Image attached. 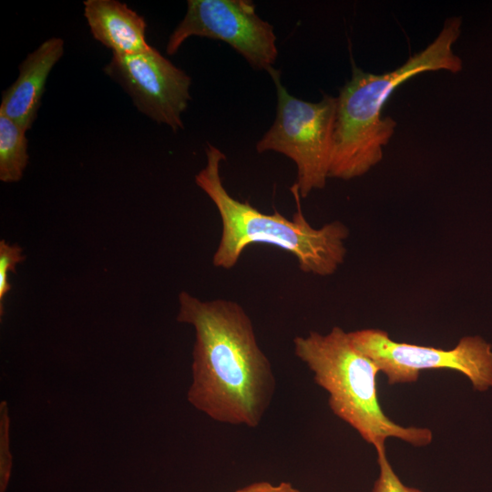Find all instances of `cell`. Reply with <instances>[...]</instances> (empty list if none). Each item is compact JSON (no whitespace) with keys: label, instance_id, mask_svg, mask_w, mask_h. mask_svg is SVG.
<instances>
[{"label":"cell","instance_id":"6da1fadb","mask_svg":"<svg viewBox=\"0 0 492 492\" xmlns=\"http://www.w3.org/2000/svg\"><path fill=\"white\" fill-rule=\"evenodd\" d=\"M177 320L195 330L189 403L212 420L257 426L275 391L268 357L239 303L179 294Z\"/></svg>","mask_w":492,"mask_h":492},{"label":"cell","instance_id":"7a4b0ae2","mask_svg":"<svg viewBox=\"0 0 492 492\" xmlns=\"http://www.w3.org/2000/svg\"><path fill=\"white\" fill-rule=\"evenodd\" d=\"M461 23L460 17L447 18L432 43L393 71L375 75L353 64L351 79L337 97L329 178L352 179L382 160L384 147L396 128L395 119L382 118V109L397 87L424 72L462 69V60L453 50Z\"/></svg>","mask_w":492,"mask_h":492},{"label":"cell","instance_id":"3957f363","mask_svg":"<svg viewBox=\"0 0 492 492\" xmlns=\"http://www.w3.org/2000/svg\"><path fill=\"white\" fill-rule=\"evenodd\" d=\"M206 165L195 176V182L215 204L221 220V236L212 263L217 268H233L242 251L250 245L262 243L278 247L292 254L302 272L318 276L333 274L343 262L346 254L344 241L348 228L333 221L316 229L305 219L300 203L298 187L291 191L297 211L289 220L276 210L266 214L249 202H242L226 190L220 165L225 155L207 143Z\"/></svg>","mask_w":492,"mask_h":492},{"label":"cell","instance_id":"277c9868","mask_svg":"<svg viewBox=\"0 0 492 492\" xmlns=\"http://www.w3.org/2000/svg\"><path fill=\"white\" fill-rule=\"evenodd\" d=\"M295 355L313 373L315 383L329 394L333 413L354 428L376 452L388 437L415 446L431 443L428 428L405 427L383 412L376 389V364L353 344L348 333L334 326L326 333L310 332L293 339Z\"/></svg>","mask_w":492,"mask_h":492},{"label":"cell","instance_id":"5b68a950","mask_svg":"<svg viewBox=\"0 0 492 492\" xmlns=\"http://www.w3.org/2000/svg\"><path fill=\"white\" fill-rule=\"evenodd\" d=\"M277 92L276 118L257 142L258 153L275 151L290 158L297 167L294 183L300 196L325 187L331 167L337 112V97L324 95L317 103L292 96L281 80V72L267 71Z\"/></svg>","mask_w":492,"mask_h":492},{"label":"cell","instance_id":"8992f818","mask_svg":"<svg viewBox=\"0 0 492 492\" xmlns=\"http://www.w3.org/2000/svg\"><path fill=\"white\" fill-rule=\"evenodd\" d=\"M348 334L355 348L387 376L389 384L415 382L421 371L451 369L465 374L476 390L492 386V347L480 336H465L454 348L444 350L397 343L380 329Z\"/></svg>","mask_w":492,"mask_h":492},{"label":"cell","instance_id":"52a82bcc","mask_svg":"<svg viewBox=\"0 0 492 492\" xmlns=\"http://www.w3.org/2000/svg\"><path fill=\"white\" fill-rule=\"evenodd\" d=\"M190 36L225 42L258 70L273 67L278 56L273 26L247 0H189L185 16L169 36L168 55Z\"/></svg>","mask_w":492,"mask_h":492},{"label":"cell","instance_id":"ba28073f","mask_svg":"<svg viewBox=\"0 0 492 492\" xmlns=\"http://www.w3.org/2000/svg\"><path fill=\"white\" fill-rule=\"evenodd\" d=\"M105 73L118 82L135 107L173 131L183 128L181 118L190 100L191 78L156 48L130 56H112Z\"/></svg>","mask_w":492,"mask_h":492},{"label":"cell","instance_id":"9c48e42d","mask_svg":"<svg viewBox=\"0 0 492 492\" xmlns=\"http://www.w3.org/2000/svg\"><path fill=\"white\" fill-rule=\"evenodd\" d=\"M63 53V39L52 37L28 54L19 66L16 80L3 92L0 113L29 129L41 106L47 77Z\"/></svg>","mask_w":492,"mask_h":492},{"label":"cell","instance_id":"30bf717a","mask_svg":"<svg viewBox=\"0 0 492 492\" xmlns=\"http://www.w3.org/2000/svg\"><path fill=\"white\" fill-rule=\"evenodd\" d=\"M84 15L93 37L114 56H130L148 50L147 24L126 4L116 0H86Z\"/></svg>","mask_w":492,"mask_h":492},{"label":"cell","instance_id":"8fae6325","mask_svg":"<svg viewBox=\"0 0 492 492\" xmlns=\"http://www.w3.org/2000/svg\"><path fill=\"white\" fill-rule=\"evenodd\" d=\"M26 130L0 113V180L17 182L28 163Z\"/></svg>","mask_w":492,"mask_h":492},{"label":"cell","instance_id":"7c38bea8","mask_svg":"<svg viewBox=\"0 0 492 492\" xmlns=\"http://www.w3.org/2000/svg\"><path fill=\"white\" fill-rule=\"evenodd\" d=\"M10 415L6 401L0 404V490L5 492L12 470Z\"/></svg>","mask_w":492,"mask_h":492},{"label":"cell","instance_id":"4fadbf2b","mask_svg":"<svg viewBox=\"0 0 492 492\" xmlns=\"http://www.w3.org/2000/svg\"><path fill=\"white\" fill-rule=\"evenodd\" d=\"M26 256L22 248L16 244H9L5 240L0 241V315L4 314V299L11 290L8 282V272H15V266L22 262Z\"/></svg>","mask_w":492,"mask_h":492},{"label":"cell","instance_id":"5bb4252c","mask_svg":"<svg viewBox=\"0 0 492 492\" xmlns=\"http://www.w3.org/2000/svg\"><path fill=\"white\" fill-rule=\"evenodd\" d=\"M379 476L374 484L372 492H423L405 486L392 468L385 454V449L377 451Z\"/></svg>","mask_w":492,"mask_h":492},{"label":"cell","instance_id":"9a60e30c","mask_svg":"<svg viewBox=\"0 0 492 492\" xmlns=\"http://www.w3.org/2000/svg\"><path fill=\"white\" fill-rule=\"evenodd\" d=\"M235 492H300L293 487L291 483L281 482L278 485H272L267 481L255 482L244 487L237 489Z\"/></svg>","mask_w":492,"mask_h":492}]
</instances>
